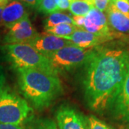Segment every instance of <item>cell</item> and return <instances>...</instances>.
Wrapping results in <instances>:
<instances>
[{
    "mask_svg": "<svg viewBox=\"0 0 129 129\" xmlns=\"http://www.w3.org/2000/svg\"><path fill=\"white\" fill-rule=\"evenodd\" d=\"M129 52L121 49H95L85 64V100L92 111L108 108L125 73Z\"/></svg>",
    "mask_w": 129,
    "mask_h": 129,
    "instance_id": "1",
    "label": "cell"
},
{
    "mask_svg": "<svg viewBox=\"0 0 129 129\" xmlns=\"http://www.w3.org/2000/svg\"><path fill=\"white\" fill-rule=\"evenodd\" d=\"M20 91L32 106L42 111L50 106L63 92L57 75L36 69L16 70Z\"/></svg>",
    "mask_w": 129,
    "mask_h": 129,
    "instance_id": "2",
    "label": "cell"
},
{
    "mask_svg": "<svg viewBox=\"0 0 129 129\" xmlns=\"http://www.w3.org/2000/svg\"><path fill=\"white\" fill-rule=\"evenodd\" d=\"M1 50L14 70L36 69L57 75L48 58L29 43L4 45Z\"/></svg>",
    "mask_w": 129,
    "mask_h": 129,
    "instance_id": "3",
    "label": "cell"
},
{
    "mask_svg": "<svg viewBox=\"0 0 129 129\" xmlns=\"http://www.w3.org/2000/svg\"><path fill=\"white\" fill-rule=\"evenodd\" d=\"M32 111L27 102L8 88L0 93V123L21 125Z\"/></svg>",
    "mask_w": 129,
    "mask_h": 129,
    "instance_id": "4",
    "label": "cell"
},
{
    "mask_svg": "<svg viewBox=\"0 0 129 129\" xmlns=\"http://www.w3.org/2000/svg\"><path fill=\"white\" fill-rule=\"evenodd\" d=\"M94 50L92 48H81L75 45H68L51 54L47 57L56 73L80 68L87 62Z\"/></svg>",
    "mask_w": 129,
    "mask_h": 129,
    "instance_id": "5",
    "label": "cell"
},
{
    "mask_svg": "<svg viewBox=\"0 0 129 129\" xmlns=\"http://www.w3.org/2000/svg\"><path fill=\"white\" fill-rule=\"evenodd\" d=\"M108 108L115 119L129 123V57L124 77Z\"/></svg>",
    "mask_w": 129,
    "mask_h": 129,
    "instance_id": "6",
    "label": "cell"
},
{
    "mask_svg": "<svg viewBox=\"0 0 129 129\" xmlns=\"http://www.w3.org/2000/svg\"><path fill=\"white\" fill-rule=\"evenodd\" d=\"M83 29L101 37L106 41L113 38L114 32L111 30L106 15L103 12L93 7L85 16Z\"/></svg>",
    "mask_w": 129,
    "mask_h": 129,
    "instance_id": "7",
    "label": "cell"
},
{
    "mask_svg": "<svg viewBox=\"0 0 129 129\" xmlns=\"http://www.w3.org/2000/svg\"><path fill=\"white\" fill-rule=\"evenodd\" d=\"M39 33L33 27L29 17L19 21L9 29L3 38L5 45L17 43H29Z\"/></svg>",
    "mask_w": 129,
    "mask_h": 129,
    "instance_id": "8",
    "label": "cell"
},
{
    "mask_svg": "<svg viewBox=\"0 0 129 129\" xmlns=\"http://www.w3.org/2000/svg\"><path fill=\"white\" fill-rule=\"evenodd\" d=\"M55 118L60 129H88L86 118L68 105L60 106L56 112Z\"/></svg>",
    "mask_w": 129,
    "mask_h": 129,
    "instance_id": "9",
    "label": "cell"
},
{
    "mask_svg": "<svg viewBox=\"0 0 129 129\" xmlns=\"http://www.w3.org/2000/svg\"><path fill=\"white\" fill-rule=\"evenodd\" d=\"M29 44L45 57L50 55L64 47L74 45L68 40L47 32L38 34Z\"/></svg>",
    "mask_w": 129,
    "mask_h": 129,
    "instance_id": "10",
    "label": "cell"
},
{
    "mask_svg": "<svg viewBox=\"0 0 129 129\" xmlns=\"http://www.w3.org/2000/svg\"><path fill=\"white\" fill-rule=\"evenodd\" d=\"M29 17L25 6L19 0H9L2 14V26L9 29L14 24Z\"/></svg>",
    "mask_w": 129,
    "mask_h": 129,
    "instance_id": "11",
    "label": "cell"
},
{
    "mask_svg": "<svg viewBox=\"0 0 129 129\" xmlns=\"http://www.w3.org/2000/svg\"><path fill=\"white\" fill-rule=\"evenodd\" d=\"M62 39L71 42L75 45L81 48H92L106 42L101 37L79 28L70 36L63 37Z\"/></svg>",
    "mask_w": 129,
    "mask_h": 129,
    "instance_id": "12",
    "label": "cell"
},
{
    "mask_svg": "<svg viewBox=\"0 0 129 129\" xmlns=\"http://www.w3.org/2000/svg\"><path fill=\"white\" fill-rule=\"evenodd\" d=\"M106 11L110 28L119 33L129 34V17L120 12L113 4L110 3Z\"/></svg>",
    "mask_w": 129,
    "mask_h": 129,
    "instance_id": "13",
    "label": "cell"
},
{
    "mask_svg": "<svg viewBox=\"0 0 129 129\" xmlns=\"http://www.w3.org/2000/svg\"><path fill=\"white\" fill-rule=\"evenodd\" d=\"M94 7L92 0H71L70 12L74 16H85Z\"/></svg>",
    "mask_w": 129,
    "mask_h": 129,
    "instance_id": "14",
    "label": "cell"
},
{
    "mask_svg": "<svg viewBox=\"0 0 129 129\" xmlns=\"http://www.w3.org/2000/svg\"><path fill=\"white\" fill-rule=\"evenodd\" d=\"M60 24H71L74 25V22L73 18L69 15L60 12H56L55 13L49 14L47 18L45 20V29Z\"/></svg>",
    "mask_w": 129,
    "mask_h": 129,
    "instance_id": "15",
    "label": "cell"
},
{
    "mask_svg": "<svg viewBox=\"0 0 129 129\" xmlns=\"http://www.w3.org/2000/svg\"><path fill=\"white\" fill-rule=\"evenodd\" d=\"M77 29H78L77 27L71 24H60L55 27L47 29H45V31L47 33L63 38V37H68L70 35H72Z\"/></svg>",
    "mask_w": 129,
    "mask_h": 129,
    "instance_id": "16",
    "label": "cell"
},
{
    "mask_svg": "<svg viewBox=\"0 0 129 129\" xmlns=\"http://www.w3.org/2000/svg\"><path fill=\"white\" fill-rule=\"evenodd\" d=\"M37 9L39 12L45 14H51L59 10L55 0H40Z\"/></svg>",
    "mask_w": 129,
    "mask_h": 129,
    "instance_id": "17",
    "label": "cell"
},
{
    "mask_svg": "<svg viewBox=\"0 0 129 129\" xmlns=\"http://www.w3.org/2000/svg\"><path fill=\"white\" fill-rule=\"evenodd\" d=\"M30 129H60L53 120L50 118H39L34 120Z\"/></svg>",
    "mask_w": 129,
    "mask_h": 129,
    "instance_id": "18",
    "label": "cell"
},
{
    "mask_svg": "<svg viewBox=\"0 0 129 129\" xmlns=\"http://www.w3.org/2000/svg\"><path fill=\"white\" fill-rule=\"evenodd\" d=\"M88 129H112L105 123L98 119L94 115H90L86 118Z\"/></svg>",
    "mask_w": 129,
    "mask_h": 129,
    "instance_id": "19",
    "label": "cell"
},
{
    "mask_svg": "<svg viewBox=\"0 0 129 129\" xmlns=\"http://www.w3.org/2000/svg\"><path fill=\"white\" fill-rule=\"evenodd\" d=\"M113 5L120 12L129 17V0H117Z\"/></svg>",
    "mask_w": 129,
    "mask_h": 129,
    "instance_id": "20",
    "label": "cell"
},
{
    "mask_svg": "<svg viewBox=\"0 0 129 129\" xmlns=\"http://www.w3.org/2000/svg\"><path fill=\"white\" fill-rule=\"evenodd\" d=\"M92 2L94 7L103 12H106L110 4L109 0H92Z\"/></svg>",
    "mask_w": 129,
    "mask_h": 129,
    "instance_id": "21",
    "label": "cell"
},
{
    "mask_svg": "<svg viewBox=\"0 0 129 129\" xmlns=\"http://www.w3.org/2000/svg\"><path fill=\"white\" fill-rule=\"evenodd\" d=\"M6 76L2 66L0 65V93L4 92L8 88L6 86Z\"/></svg>",
    "mask_w": 129,
    "mask_h": 129,
    "instance_id": "22",
    "label": "cell"
},
{
    "mask_svg": "<svg viewBox=\"0 0 129 129\" xmlns=\"http://www.w3.org/2000/svg\"><path fill=\"white\" fill-rule=\"evenodd\" d=\"M55 2L59 10H67L69 9L71 0H55Z\"/></svg>",
    "mask_w": 129,
    "mask_h": 129,
    "instance_id": "23",
    "label": "cell"
},
{
    "mask_svg": "<svg viewBox=\"0 0 129 129\" xmlns=\"http://www.w3.org/2000/svg\"><path fill=\"white\" fill-rule=\"evenodd\" d=\"M73 20L74 22V25L79 29H83L84 22H85V16H73Z\"/></svg>",
    "mask_w": 129,
    "mask_h": 129,
    "instance_id": "24",
    "label": "cell"
},
{
    "mask_svg": "<svg viewBox=\"0 0 129 129\" xmlns=\"http://www.w3.org/2000/svg\"><path fill=\"white\" fill-rule=\"evenodd\" d=\"M25 7H30L32 9H37L40 0H19Z\"/></svg>",
    "mask_w": 129,
    "mask_h": 129,
    "instance_id": "25",
    "label": "cell"
},
{
    "mask_svg": "<svg viewBox=\"0 0 129 129\" xmlns=\"http://www.w3.org/2000/svg\"><path fill=\"white\" fill-rule=\"evenodd\" d=\"M0 129H22V128L19 125L0 123Z\"/></svg>",
    "mask_w": 129,
    "mask_h": 129,
    "instance_id": "26",
    "label": "cell"
},
{
    "mask_svg": "<svg viewBox=\"0 0 129 129\" xmlns=\"http://www.w3.org/2000/svg\"><path fill=\"white\" fill-rule=\"evenodd\" d=\"M9 2V0H0V7H5Z\"/></svg>",
    "mask_w": 129,
    "mask_h": 129,
    "instance_id": "27",
    "label": "cell"
},
{
    "mask_svg": "<svg viewBox=\"0 0 129 129\" xmlns=\"http://www.w3.org/2000/svg\"><path fill=\"white\" fill-rule=\"evenodd\" d=\"M5 7H0V26H2V11Z\"/></svg>",
    "mask_w": 129,
    "mask_h": 129,
    "instance_id": "28",
    "label": "cell"
},
{
    "mask_svg": "<svg viewBox=\"0 0 129 129\" xmlns=\"http://www.w3.org/2000/svg\"><path fill=\"white\" fill-rule=\"evenodd\" d=\"M109 1H110V3H111V4H113L115 1H117V0H109Z\"/></svg>",
    "mask_w": 129,
    "mask_h": 129,
    "instance_id": "29",
    "label": "cell"
},
{
    "mask_svg": "<svg viewBox=\"0 0 129 129\" xmlns=\"http://www.w3.org/2000/svg\"><path fill=\"white\" fill-rule=\"evenodd\" d=\"M0 41H1V37H0Z\"/></svg>",
    "mask_w": 129,
    "mask_h": 129,
    "instance_id": "30",
    "label": "cell"
},
{
    "mask_svg": "<svg viewBox=\"0 0 129 129\" xmlns=\"http://www.w3.org/2000/svg\"><path fill=\"white\" fill-rule=\"evenodd\" d=\"M128 129H129V128H128Z\"/></svg>",
    "mask_w": 129,
    "mask_h": 129,
    "instance_id": "31",
    "label": "cell"
}]
</instances>
